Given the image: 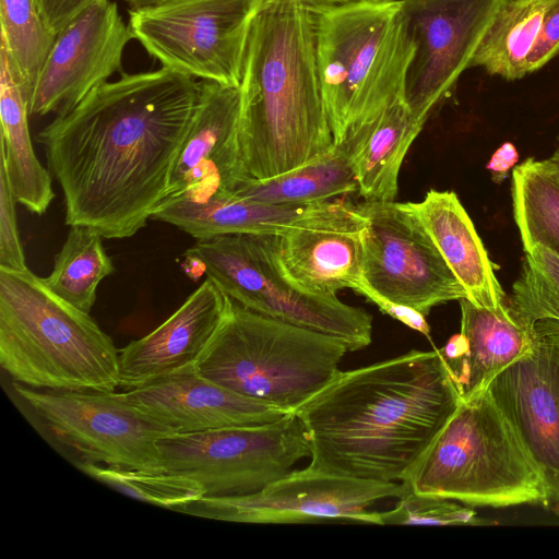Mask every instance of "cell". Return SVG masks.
Returning <instances> with one entry per match:
<instances>
[{"mask_svg":"<svg viewBox=\"0 0 559 559\" xmlns=\"http://www.w3.org/2000/svg\"><path fill=\"white\" fill-rule=\"evenodd\" d=\"M15 391L55 438L84 461L163 472L157 442L176 432L126 402L120 393L39 392L15 383Z\"/></svg>","mask_w":559,"mask_h":559,"instance_id":"4fadbf2b","label":"cell"},{"mask_svg":"<svg viewBox=\"0 0 559 559\" xmlns=\"http://www.w3.org/2000/svg\"><path fill=\"white\" fill-rule=\"evenodd\" d=\"M32 94L0 43V158L12 192L32 213H46L55 192L51 174L37 158L28 127Z\"/></svg>","mask_w":559,"mask_h":559,"instance_id":"7402d4cb","label":"cell"},{"mask_svg":"<svg viewBox=\"0 0 559 559\" xmlns=\"http://www.w3.org/2000/svg\"><path fill=\"white\" fill-rule=\"evenodd\" d=\"M238 142L249 178L299 168L334 146L319 76L312 13L293 0H263L240 81Z\"/></svg>","mask_w":559,"mask_h":559,"instance_id":"3957f363","label":"cell"},{"mask_svg":"<svg viewBox=\"0 0 559 559\" xmlns=\"http://www.w3.org/2000/svg\"><path fill=\"white\" fill-rule=\"evenodd\" d=\"M15 202L4 163L0 158V269L23 272L28 267L17 229Z\"/></svg>","mask_w":559,"mask_h":559,"instance_id":"d6a6232c","label":"cell"},{"mask_svg":"<svg viewBox=\"0 0 559 559\" xmlns=\"http://www.w3.org/2000/svg\"><path fill=\"white\" fill-rule=\"evenodd\" d=\"M551 0H507L486 32L471 68L515 81L527 74L533 50Z\"/></svg>","mask_w":559,"mask_h":559,"instance_id":"484cf974","label":"cell"},{"mask_svg":"<svg viewBox=\"0 0 559 559\" xmlns=\"http://www.w3.org/2000/svg\"><path fill=\"white\" fill-rule=\"evenodd\" d=\"M227 296L206 280L159 326L119 349L120 388L194 368L225 313Z\"/></svg>","mask_w":559,"mask_h":559,"instance_id":"d6986e66","label":"cell"},{"mask_svg":"<svg viewBox=\"0 0 559 559\" xmlns=\"http://www.w3.org/2000/svg\"><path fill=\"white\" fill-rule=\"evenodd\" d=\"M371 123L307 165L265 180L248 178L234 193L264 204H306L358 191L353 158Z\"/></svg>","mask_w":559,"mask_h":559,"instance_id":"cb8c5ba5","label":"cell"},{"mask_svg":"<svg viewBox=\"0 0 559 559\" xmlns=\"http://www.w3.org/2000/svg\"><path fill=\"white\" fill-rule=\"evenodd\" d=\"M0 364L15 383L36 389L111 393L120 388L112 340L29 270L0 269Z\"/></svg>","mask_w":559,"mask_h":559,"instance_id":"277c9868","label":"cell"},{"mask_svg":"<svg viewBox=\"0 0 559 559\" xmlns=\"http://www.w3.org/2000/svg\"><path fill=\"white\" fill-rule=\"evenodd\" d=\"M356 293L364 296L370 302L374 304L383 313L421 333L429 341H431L430 326L426 320V316L419 311L382 297L370 287H368L365 281L356 290Z\"/></svg>","mask_w":559,"mask_h":559,"instance_id":"e575fe53","label":"cell"},{"mask_svg":"<svg viewBox=\"0 0 559 559\" xmlns=\"http://www.w3.org/2000/svg\"><path fill=\"white\" fill-rule=\"evenodd\" d=\"M302 7H305L310 12H318L331 8H336L341 5L364 2V1H377V0H293Z\"/></svg>","mask_w":559,"mask_h":559,"instance_id":"f35d334b","label":"cell"},{"mask_svg":"<svg viewBox=\"0 0 559 559\" xmlns=\"http://www.w3.org/2000/svg\"><path fill=\"white\" fill-rule=\"evenodd\" d=\"M409 490L404 481H377L335 475L309 466L292 471L262 490L243 496H203L178 512L228 522L289 524L356 521L380 525L368 508Z\"/></svg>","mask_w":559,"mask_h":559,"instance_id":"7c38bea8","label":"cell"},{"mask_svg":"<svg viewBox=\"0 0 559 559\" xmlns=\"http://www.w3.org/2000/svg\"><path fill=\"white\" fill-rule=\"evenodd\" d=\"M347 352L340 337L264 316L227 296L223 319L194 370L294 413L338 374Z\"/></svg>","mask_w":559,"mask_h":559,"instance_id":"8992f818","label":"cell"},{"mask_svg":"<svg viewBox=\"0 0 559 559\" xmlns=\"http://www.w3.org/2000/svg\"><path fill=\"white\" fill-rule=\"evenodd\" d=\"M412 206L444 261L479 307L497 308L508 301L493 264L469 215L453 191L429 190Z\"/></svg>","mask_w":559,"mask_h":559,"instance_id":"44dd1931","label":"cell"},{"mask_svg":"<svg viewBox=\"0 0 559 559\" xmlns=\"http://www.w3.org/2000/svg\"><path fill=\"white\" fill-rule=\"evenodd\" d=\"M440 350L448 365H453L465 356L467 352L466 338L461 332L454 334Z\"/></svg>","mask_w":559,"mask_h":559,"instance_id":"74e56055","label":"cell"},{"mask_svg":"<svg viewBox=\"0 0 559 559\" xmlns=\"http://www.w3.org/2000/svg\"><path fill=\"white\" fill-rule=\"evenodd\" d=\"M461 333L467 352L453 365L454 381L462 399L488 389L493 378L532 348V336L514 320L508 301L497 308L459 300Z\"/></svg>","mask_w":559,"mask_h":559,"instance_id":"603a6c76","label":"cell"},{"mask_svg":"<svg viewBox=\"0 0 559 559\" xmlns=\"http://www.w3.org/2000/svg\"><path fill=\"white\" fill-rule=\"evenodd\" d=\"M424 126L405 100L395 102L372 121L353 158L364 201L395 200L401 166Z\"/></svg>","mask_w":559,"mask_h":559,"instance_id":"d4e9b609","label":"cell"},{"mask_svg":"<svg viewBox=\"0 0 559 559\" xmlns=\"http://www.w3.org/2000/svg\"><path fill=\"white\" fill-rule=\"evenodd\" d=\"M532 348L488 390L539 469L546 509L559 512V323L536 322Z\"/></svg>","mask_w":559,"mask_h":559,"instance_id":"9a60e30c","label":"cell"},{"mask_svg":"<svg viewBox=\"0 0 559 559\" xmlns=\"http://www.w3.org/2000/svg\"><path fill=\"white\" fill-rule=\"evenodd\" d=\"M240 105L239 86L200 81L198 105L164 199L234 192L249 178L238 142Z\"/></svg>","mask_w":559,"mask_h":559,"instance_id":"e0dca14e","label":"cell"},{"mask_svg":"<svg viewBox=\"0 0 559 559\" xmlns=\"http://www.w3.org/2000/svg\"><path fill=\"white\" fill-rule=\"evenodd\" d=\"M274 235L231 234L197 240L185 252L226 296L287 323L344 340L350 352L368 346L372 317L336 295L308 293L283 273Z\"/></svg>","mask_w":559,"mask_h":559,"instance_id":"ba28073f","label":"cell"},{"mask_svg":"<svg viewBox=\"0 0 559 559\" xmlns=\"http://www.w3.org/2000/svg\"><path fill=\"white\" fill-rule=\"evenodd\" d=\"M47 25L58 34L74 17L99 0H35Z\"/></svg>","mask_w":559,"mask_h":559,"instance_id":"d590c367","label":"cell"},{"mask_svg":"<svg viewBox=\"0 0 559 559\" xmlns=\"http://www.w3.org/2000/svg\"><path fill=\"white\" fill-rule=\"evenodd\" d=\"M0 43L32 94L57 35L35 0H0Z\"/></svg>","mask_w":559,"mask_h":559,"instance_id":"f546056e","label":"cell"},{"mask_svg":"<svg viewBox=\"0 0 559 559\" xmlns=\"http://www.w3.org/2000/svg\"><path fill=\"white\" fill-rule=\"evenodd\" d=\"M520 276L512 286L508 306L514 320L530 334L543 320L559 323V255L534 245L524 250Z\"/></svg>","mask_w":559,"mask_h":559,"instance_id":"f1b7e54d","label":"cell"},{"mask_svg":"<svg viewBox=\"0 0 559 559\" xmlns=\"http://www.w3.org/2000/svg\"><path fill=\"white\" fill-rule=\"evenodd\" d=\"M263 0H170L129 9L133 39L163 68L239 86L250 31Z\"/></svg>","mask_w":559,"mask_h":559,"instance_id":"30bf717a","label":"cell"},{"mask_svg":"<svg viewBox=\"0 0 559 559\" xmlns=\"http://www.w3.org/2000/svg\"><path fill=\"white\" fill-rule=\"evenodd\" d=\"M511 199L523 250L542 245L559 255V176L551 162L528 157L515 166Z\"/></svg>","mask_w":559,"mask_h":559,"instance_id":"4316f807","label":"cell"},{"mask_svg":"<svg viewBox=\"0 0 559 559\" xmlns=\"http://www.w3.org/2000/svg\"><path fill=\"white\" fill-rule=\"evenodd\" d=\"M157 445L163 472L193 479L209 497L258 492L311 454L295 413L262 425L175 433Z\"/></svg>","mask_w":559,"mask_h":559,"instance_id":"9c48e42d","label":"cell"},{"mask_svg":"<svg viewBox=\"0 0 559 559\" xmlns=\"http://www.w3.org/2000/svg\"><path fill=\"white\" fill-rule=\"evenodd\" d=\"M79 468L123 495L174 511L204 496L202 487L197 481L181 475L100 466L90 461H83Z\"/></svg>","mask_w":559,"mask_h":559,"instance_id":"4dcf8cb0","label":"cell"},{"mask_svg":"<svg viewBox=\"0 0 559 559\" xmlns=\"http://www.w3.org/2000/svg\"><path fill=\"white\" fill-rule=\"evenodd\" d=\"M362 276L382 297L424 316L431 308L467 298L412 202L362 201Z\"/></svg>","mask_w":559,"mask_h":559,"instance_id":"8fae6325","label":"cell"},{"mask_svg":"<svg viewBox=\"0 0 559 559\" xmlns=\"http://www.w3.org/2000/svg\"><path fill=\"white\" fill-rule=\"evenodd\" d=\"M120 395L176 433L262 425L292 414L226 389L194 368L126 390Z\"/></svg>","mask_w":559,"mask_h":559,"instance_id":"ac0fdd59","label":"cell"},{"mask_svg":"<svg viewBox=\"0 0 559 559\" xmlns=\"http://www.w3.org/2000/svg\"><path fill=\"white\" fill-rule=\"evenodd\" d=\"M469 507L543 504L538 467L488 389L462 399L405 481Z\"/></svg>","mask_w":559,"mask_h":559,"instance_id":"52a82bcc","label":"cell"},{"mask_svg":"<svg viewBox=\"0 0 559 559\" xmlns=\"http://www.w3.org/2000/svg\"><path fill=\"white\" fill-rule=\"evenodd\" d=\"M364 217L348 214L300 227L276 238V253L285 276L299 288L316 295H336L344 288L357 290L364 283Z\"/></svg>","mask_w":559,"mask_h":559,"instance_id":"ffe728a7","label":"cell"},{"mask_svg":"<svg viewBox=\"0 0 559 559\" xmlns=\"http://www.w3.org/2000/svg\"><path fill=\"white\" fill-rule=\"evenodd\" d=\"M316 53L334 144L405 100L415 46L403 0L364 1L318 12Z\"/></svg>","mask_w":559,"mask_h":559,"instance_id":"5b68a950","label":"cell"},{"mask_svg":"<svg viewBox=\"0 0 559 559\" xmlns=\"http://www.w3.org/2000/svg\"><path fill=\"white\" fill-rule=\"evenodd\" d=\"M507 0H403L415 51L406 76L405 102L427 121L448 97Z\"/></svg>","mask_w":559,"mask_h":559,"instance_id":"5bb4252c","label":"cell"},{"mask_svg":"<svg viewBox=\"0 0 559 559\" xmlns=\"http://www.w3.org/2000/svg\"><path fill=\"white\" fill-rule=\"evenodd\" d=\"M200 82L160 68L123 73L56 115L36 141L64 198V221L107 239L132 237L164 200Z\"/></svg>","mask_w":559,"mask_h":559,"instance_id":"6da1fadb","label":"cell"},{"mask_svg":"<svg viewBox=\"0 0 559 559\" xmlns=\"http://www.w3.org/2000/svg\"><path fill=\"white\" fill-rule=\"evenodd\" d=\"M123 1L128 4L129 9H141V8L152 7L155 4L163 3V2H167L170 0H123Z\"/></svg>","mask_w":559,"mask_h":559,"instance_id":"ab89813d","label":"cell"},{"mask_svg":"<svg viewBox=\"0 0 559 559\" xmlns=\"http://www.w3.org/2000/svg\"><path fill=\"white\" fill-rule=\"evenodd\" d=\"M462 400L440 349L406 354L338 374L294 413L311 468L405 481Z\"/></svg>","mask_w":559,"mask_h":559,"instance_id":"7a4b0ae2","label":"cell"},{"mask_svg":"<svg viewBox=\"0 0 559 559\" xmlns=\"http://www.w3.org/2000/svg\"><path fill=\"white\" fill-rule=\"evenodd\" d=\"M549 160L554 165V167L559 176V136L557 138V145H556V148H555L552 155L550 156Z\"/></svg>","mask_w":559,"mask_h":559,"instance_id":"60d3db41","label":"cell"},{"mask_svg":"<svg viewBox=\"0 0 559 559\" xmlns=\"http://www.w3.org/2000/svg\"><path fill=\"white\" fill-rule=\"evenodd\" d=\"M519 160V153L514 144L504 142L495 151L486 165L487 170L496 183L502 182L510 170H512Z\"/></svg>","mask_w":559,"mask_h":559,"instance_id":"8d00e7d4","label":"cell"},{"mask_svg":"<svg viewBox=\"0 0 559 559\" xmlns=\"http://www.w3.org/2000/svg\"><path fill=\"white\" fill-rule=\"evenodd\" d=\"M131 39L116 2L99 0L85 9L57 34L34 86L29 115L71 110L122 71L123 51Z\"/></svg>","mask_w":559,"mask_h":559,"instance_id":"2e32d148","label":"cell"},{"mask_svg":"<svg viewBox=\"0 0 559 559\" xmlns=\"http://www.w3.org/2000/svg\"><path fill=\"white\" fill-rule=\"evenodd\" d=\"M380 525H477L476 512L461 502L411 489L391 510L379 512Z\"/></svg>","mask_w":559,"mask_h":559,"instance_id":"1f68e13d","label":"cell"},{"mask_svg":"<svg viewBox=\"0 0 559 559\" xmlns=\"http://www.w3.org/2000/svg\"><path fill=\"white\" fill-rule=\"evenodd\" d=\"M558 53L559 0H551L546 11L538 39L527 59V74L540 70Z\"/></svg>","mask_w":559,"mask_h":559,"instance_id":"836d02e7","label":"cell"},{"mask_svg":"<svg viewBox=\"0 0 559 559\" xmlns=\"http://www.w3.org/2000/svg\"><path fill=\"white\" fill-rule=\"evenodd\" d=\"M100 234L86 226H70L67 238L55 257L45 285L76 309L90 313L99 283L115 272Z\"/></svg>","mask_w":559,"mask_h":559,"instance_id":"83f0119b","label":"cell"}]
</instances>
